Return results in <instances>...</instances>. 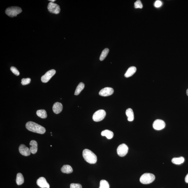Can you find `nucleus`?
Segmentation results:
<instances>
[{
	"mask_svg": "<svg viewBox=\"0 0 188 188\" xmlns=\"http://www.w3.org/2000/svg\"><path fill=\"white\" fill-rule=\"evenodd\" d=\"M129 148L125 144H123L119 145L117 148L118 155L121 157H123L126 155L128 152Z\"/></svg>",
	"mask_w": 188,
	"mask_h": 188,
	"instance_id": "obj_7",
	"label": "nucleus"
},
{
	"mask_svg": "<svg viewBox=\"0 0 188 188\" xmlns=\"http://www.w3.org/2000/svg\"><path fill=\"white\" fill-rule=\"evenodd\" d=\"M136 71L137 68L135 67H131L128 68L124 75V76L126 78L131 77L136 72Z\"/></svg>",
	"mask_w": 188,
	"mask_h": 188,
	"instance_id": "obj_15",
	"label": "nucleus"
},
{
	"mask_svg": "<svg viewBox=\"0 0 188 188\" xmlns=\"http://www.w3.org/2000/svg\"><path fill=\"white\" fill-rule=\"evenodd\" d=\"M162 1H155V3H154V6L156 7V8H160V7H161L162 5Z\"/></svg>",
	"mask_w": 188,
	"mask_h": 188,
	"instance_id": "obj_29",
	"label": "nucleus"
},
{
	"mask_svg": "<svg viewBox=\"0 0 188 188\" xmlns=\"http://www.w3.org/2000/svg\"><path fill=\"white\" fill-rule=\"evenodd\" d=\"M155 180V176L152 173H146L142 176L140 181L142 184H147L152 183Z\"/></svg>",
	"mask_w": 188,
	"mask_h": 188,
	"instance_id": "obj_4",
	"label": "nucleus"
},
{
	"mask_svg": "<svg viewBox=\"0 0 188 188\" xmlns=\"http://www.w3.org/2000/svg\"><path fill=\"white\" fill-rule=\"evenodd\" d=\"M83 156L85 160L90 164H95L97 161L96 155L88 149H84L83 152Z\"/></svg>",
	"mask_w": 188,
	"mask_h": 188,
	"instance_id": "obj_2",
	"label": "nucleus"
},
{
	"mask_svg": "<svg viewBox=\"0 0 188 188\" xmlns=\"http://www.w3.org/2000/svg\"><path fill=\"white\" fill-rule=\"evenodd\" d=\"M101 135L103 136H105L108 139H111L114 136V133L113 132L109 130H106L102 132Z\"/></svg>",
	"mask_w": 188,
	"mask_h": 188,
	"instance_id": "obj_17",
	"label": "nucleus"
},
{
	"mask_svg": "<svg viewBox=\"0 0 188 188\" xmlns=\"http://www.w3.org/2000/svg\"><path fill=\"white\" fill-rule=\"evenodd\" d=\"M47 8L49 11L51 13L57 15L60 12V7L59 5L50 2L49 3Z\"/></svg>",
	"mask_w": 188,
	"mask_h": 188,
	"instance_id": "obj_6",
	"label": "nucleus"
},
{
	"mask_svg": "<svg viewBox=\"0 0 188 188\" xmlns=\"http://www.w3.org/2000/svg\"><path fill=\"white\" fill-rule=\"evenodd\" d=\"M49 1H51V2H53L55 1V0H49Z\"/></svg>",
	"mask_w": 188,
	"mask_h": 188,
	"instance_id": "obj_31",
	"label": "nucleus"
},
{
	"mask_svg": "<svg viewBox=\"0 0 188 188\" xmlns=\"http://www.w3.org/2000/svg\"><path fill=\"white\" fill-rule=\"evenodd\" d=\"M185 159L183 157H174L172 159V162L175 164H180L184 162Z\"/></svg>",
	"mask_w": 188,
	"mask_h": 188,
	"instance_id": "obj_20",
	"label": "nucleus"
},
{
	"mask_svg": "<svg viewBox=\"0 0 188 188\" xmlns=\"http://www.w3.org/2000/svg\"><path fill=\"white\" fill-rule=\"evenodd\" d=\"M26 126L27 130L33 132L43 134L46 132L45 128L43 126L32 121L27 123Z\"/></svg>",
	"mask_w": 188,
	"mask_h": 188,
	"instance_id": "obj_1",
	"label": "nucleus"
},
{
	"mask_svg": "<svg viewBox=\"0 0 188 188\" xmlns=\"http://www.w3.org/2000/svg\"><path fill=\"white\" fill-rule=\"evenodd\" d=\"M36 114L38 117L42 119H45L47 117L46 112L44 110H38L36 112Z\"/></svg>",
	"mask_w": 188,
	"mask_h": 188,
	"instance_id": "obj_22",
	"label": "nucleus"
},
{
	"mask_svg": "<svg viewBox=\"0 0 188 188\" xmlns=\"http://www.w3.org/2000/svg\"><path fill=\"white\" fill-rule=\"evenodd\" d=\"M10 70L16 76H19L20 75V73L16 68L14 67H11L10 68Z\"/></svg>",
	"mask_w": 188,
	"mask_h": 188,
	"instance_id": "obj_27",
	"label": "nucleus"
},
{
	"mask_svg": "<svg viewBox=\"0 0 188 188\" xmlns=\"http://www.w3.org/2000/svg\"><path fill=\"white\" fill-rule=\"evenodd\" d=\"M187 96H188V89H187Z\"/></svg>",
	"mask_w": 188,
	"mask_h": 188,
	"instance_id": "obj_32",
	"label": "nucleus"
},
{
	"mask_svg": "<svg viewBox=\"0 0 188 188\" xmlns=\"http://www.w3.org/2000/svg\"><path fill=\"white\" fill-rule=\"evenodd\" d=\"M135 8H143V5L141 2V1L140 0L136 1L135 3Z\"/></svg>",
	"mask_w": 188,
	"mask_h": 188,
	"instance_id": "obj_25",
	"label": "nucleus"
},
{
	"mask_svg": "<svg viewBox=\"0 0 188 188\" xmlns=\"http://www.w3.org/2000/svg\"><path fill=\"white\" fill-rule=\"evenodd\" d=\"M109 52V49L108 48L105 49L102 52L100 56V60L101 61L104 60L108 55Z\"/></svg>",
	"mask_w": 188,
	"mask_h": 188,
	"instance_id": "obj_23",
	"label": "nucleus"
},
{
	"mask_svg": "<svg viewBox=\"0 0 188 188\" xmlns=\"http://www.w3.org/2000/svg\"><path fill=\"white\" fill-rule=\"evenodd\" d=\"M52 109L54 113L58 114L61 113L63 109L62 103L59 102L55 103L53 106Z\"/></svg>",
	"mask_w": 188,
	"mask_h": 188,
	"instance_id": "obj_13",
	"label": "nucleus"
},
{
	"mask_svg": "<svg viewBox=\"0 0 188 188\" xmlns=\"http://www.w3.org/2000/svg\"><path fill=\"white\" fill-rule=\"evenodd\" d=\"M62 173H70L73 172V168L69 165H64L61 168Z\"/></svg>",
	"mask_w": 188,
	"mask_h": 188,
	"instance_id": "obj_18",
	"label": "nucleus"
},
{
	"mask_svg": "<svg viewBox=\"0 0 188 188\" xmlns=\"http://www.w3.org/2000/svg\"><path fill=\"white\" fill-rule=\"evenodd\" d=\"M37 184L39 187L42 188H50V185L44 177H40L39 178L37 181Z\"/></svg>",
	"mask_w": 188,
	"mask_h": 188,
	"instance_id": "obj_11",
	"label": "nucleus"
},
{
	"mask_svg": "<svg viewBox=\"0 0 188 188\" xmlns=\"http://www.w3.org/2000/svg\"><path fill=\"white\" fill-rule=\"evenodd\" d=\"M84 87H85V85L83 83H80L76 89L74 94L75 95H78L80 94L81 92L83 90Z\"/></svg>",
	"mask_w": 188,
	"mask_h": 188,
	"instance_id": "obj_21",
	"label": "nucleus"
},
{
	"mask_svg": "<svg viewBox=\"0 0 188 188\" xmlns=\"http://www.w3.org/2000/svg\"><path fill=\"white\" fill-rule=\"evenodd\" d=\"M16 182L17 185H20L24 183V179L22 173H19L17 174L16 179Z\"/></svg>",
	"mask_w": 188,
	"mask_h": 188,
	"instance_id": "obj_19",
	"label": "nucleus"
},
{
	"mask_svg": "<svg viewBox=\"0 0 188 188\" xmlns=\"http://www.w3.org/2000/svg\"><path fill=\"white\" fill-rule=\"evenodd\" d=\"M106 115V112L103 110H98L93 115L92 119L95 122H99L105 118Z\"/></svg>",
	"mask_w": 188,
	"mask_h": 188,
	"instance_id": "obj_5",
	"label": "nucleus"
},
{
	"mask_svg": "<svg viewBox=\"0 0 188 188\" xmlns=\"http://www.w3.org/2000/svg\"><path fill=\"white\" fill-rule=\"evenodd\" d=\"M22 9L20 7L13 6L7 8L5 10V13L8 16L14 17L17 16L19 14L22 13Z\"/></svg>",
	"mask_w": 188,
	"mask_h": 188,
	"instance_id": "obj_3",
	"label": "nucleus"
},
{
	"mask_svg": "<svg viewBox=\"0 0 188 188\" xmlns=\"http://www.w3.org/2000/svg\"><path fill=\"white\" fill-rule=\"evenodd\" d=\"M19 151L20 153L24 156H27L30 155L31 152L28 147L24 144H21L19 147Z\"/></svg>",
	"mask_w": 188,
	"mask_h": 188,
	"instance_id": "obj_12",
	"label": "nucleus"
},
{
	"mask_svg": "<svg viewBox=\"0 0 188 188\" xmlns=\"http://www.w3.org/2000/svg\"><path fill=\"white\" fill-rule=\"evenodd\" d=\"M126 114L128 117V120L131 122L134 120V116L133 110L131 108H128L126 111Z\"/></svg>",
	"mask_w": 188,
	"mask_h": 188,
	"instance_id": "obj_16",
	"label": "nucleus"
},
{
	"mask_svg": "<svg viewBox=\"0 0 188 188\" xmlns=\"http://www.w3.org/2000/svg\"><path fill=\"white\" fill-rule=\"evenodd\" d=\"M185 181L186 182H187V183H188V173L187 175V176H186L185 178Z\"/></svg>",
	"mask_w": 188,
	"mask_h": 188,
	"instance_id": "obj_30",
	"label": "nucleus"
},
{
	"mask_svg": "<svg viewBox=\"0 0 188 188\" xmlns=\"http://www.w3.org/2000/svg\"><path fill=\"white\" fill-rule=\"evenodd\" d=\"M31 153L33 154H36L38 150V144L37 142L35 140H32L29 144Z\"/></svg>",
	"mask_w": 188,
	"mask_h": 188,
	"instance_id": "obj_14",
	"label": "nucleus"
},
{
	"mask_svg": "<svg viewBox=\"0 0 188 188\" xmlns=\"http://www.w3.org/2000/svg\"><path fill=\"white\" fill-rule=\"evenodd\" d=\"M55 73L56 71L54 69H51L47 71L44 75L42 77L41 80L42 82L44 83H46L48 82L49 80L52 78V77L55 74Z\"/></svg>",
	"mask_w": 188,
	"mask_h": 188,
	"instance_id": "obj_8",
	"label": "nucleus"
},
{
	"mask_svg": "<svg viewBox=\"0 0 188 188\" xmlns=\"http://www.w3.org/2000/svg\"><path fill=\"white\" fill-rule=\"evenodd\" d=\"M114 92V89L111 87H105L100 91L99 94L103 96H107L111 95Z\"/></svg>",
	"mask_w": 188,
	"mask_h": 188,
	"instance_id": "obj_10",
	"label": "nucleus"
},
{
	"mask_svg": "<svg viewBox=\"0 0 188 188\" xmlns=\"http://www.w3.org/2000/svg\"><path fill=\"white\" fill-rule=\"evenodd\" d=\"M108 182L105 180H102L100 182L99 188H110Z\"/></svg>",
	"mask_w": 188,
	"mask_h": 188,
	"instance_id": "obj_24",
	"label": "nucleus"
},
{
	"mask_svg": "<svg viewBox=\"0 0 188 188\" xmlns=\"http://www.w3.org/2000/svg\"><path fill=\"white\" fill-rule=\"evenodd\" d=\"M70 188H82V186L79 184L72 183L70 185Z\"/></svg>",
	"mask_w": 188,
	"mask_h": 188,
	"instance_id": "obj_28",
	"label": "nucleus"
},
{
	"mask_svg": "<svg viewBox=\"0 0 188 188\" xmlns=\"http://www.w3.org/2000/svg\"><path fill=\"white\" fill-rule=\"evenodd\" d=\"M31 82V79L30 78H23L22 79L21 83L22 85H24L29 84Z\"/></svg>",
	"mask_w": 188,
	"mask_h": 188,
	"instance_id": "obj_26",
	"label": "nucleus"
},
{
	"mask_svg": "<svg viewBox=\"0 0 188 188\" xmlns=\"http://www.w3.org/2000/svg\"><path fill=\"white\" fill-rule=\"evenodd\" d=\"M165 126L166 124L164 121L160 119L155 121L153 124V128L157 130H160L164 129Z\"/></svg>",
	"mask_w": 188,
	"mask_h": 188,
	"instance_id": "obj_9",
	"label": "nucleus"
}]
</instances>
